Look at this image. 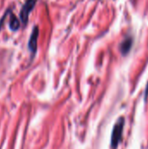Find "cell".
Returning <instances> with one entry per match:
<instances>
[{
    "mask_svg": "<svg viewBox=\"0 0 148 149\" xmlns=\"http://www.w3.org/2000/svg\"><path fill=\"white\" fill-rule=\"evenodd\" d=\"M147 96H148V84H147V89H146V93H145V97H146V100H147Z\"/></svg>",
    "mask_w": 148,
    "mask_h": 149,
    "instance_id": "obj_6",
    "label": "cell"
},
{
    "mask_svg": "<svg viewBox=\"0 0 148 149\" xmlns=\"http://www.w3.org/2000/svg\"><path fill=\"white\" fill-rule=\"evenodd\" d=\"M125 126V119L123 117H120L117 122L115 123L113 133H112V138H111V148L113 149H116L118 148L120 142L122 140V134H123V129Z\"/></svg>",
    "mask_w": 148,
    "mask_h": 149,
    "instance_id": "obj_1",
    "label": "cell"
},
{
    "mask_svg": "<svg viewBox=\"0 0 148 149\" xmlns=\"http://www.w3.org/2000/svg\"><path fill=\"white\" fill-rule=\"evenodd\" d=\"M9 27L11 31H17L20 27V21L17 17L10 11V19H9Z\"/></svg>",
    "mask_w": 148,
    "mask_h": 149,
    "instance_id": "obj_5",
    "label": "cell"
},
{
    "mask_svg": "<svg viewBox=\"0 0 148 149\" xmlns=\"http://www.w3.org/2000/svg\"><path fill=\"white\" fill-rule=\"evenodd\" d=\"M38 35H39L38 26L35 25V26H33V29H32V31H31L30 39H29V43H28V48L31 53V57H34V55L37 52Z\"/></svg>",
    "mask_w": 148,
    "mask_h": 149,
    "instance_id": "obj_3",
    "label": "cell"
},
{
    "mask_svg": "<svg viewBox=\"0 0 148 149\" xmlns=\"http://www.w3.org/2000/svg\"><path fill=\"white\" fill-rule=\"evenodd\" d=\"M133 37L132 36L126 37L122 40V42L120 44V46H119L120 53L123 56H126L130 52V51L132 49V46H133Z\"/></svg>",
    "mask_w": 148,
    "mask_h": 149,
    "instance_id": "obj_4",
    "label": "cell"
},
{
    "mask_svg": "<svg viewBox=\"0 0 148 149\" xmlns=\"http://www.w3.org/2000/svg\"><path fill=\"white\" fill-rule=\"evenodd\" d=\"M37 1L38 0H26L25 3L23 4L21 10H20V20H21L22 24H24V26H25L27 24L30 13L33 10Z\"/></svg>",
    "mask_w": 148,
    "mask_h": 149,
    "instance_id": "obj_2",
    "label": "cell"
}]
</instances>
